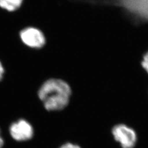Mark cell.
<instances>
[{
	"instance_id": "cell-1",
	"label": "cell",
	"mask_w": 148,
	"mask_h": 148,
	"mask_svg": "<svg viewBox=\"0 0 148 148\" xmlns=\"http://www.w3.org/2000/svg\"><path fill=\"white\" fill-rule=\"evenodd\" d=\"M71 90L63 80L52 78L46 80L37 92L40 100L47 111H59L68 105Z\"/></svg>"
},
{
	"instance_id": "cell-2",
	"label": "cell",
	"mask_w": 148,
	"mask_h": 148,
	"mask_svg": "<svg viewBox=\"0 0 148 148\" xmlns=\"http://www.w3.org/2000/svg\"><path fill=\"white\" fill-rule=\"evenodd\" d=\"M21 42L27 48L40 50L46 43V38L41 30L35 26H27L19 32Z\"/></svg>"
},
{
	"instance_id": "cell-3",
	"label": "cell",
	"mask_w": 148,
	"mask_h": 148,
	"mask_svg": "<svg viewBox=\"0 0 148 148\" xmlns=\"http://www.w3.org/2000/svg\"><path fill=\"white\" fill-rule=\"evenodd\" d=\"M112 134L122 148H133L137 143V136L135 131L124 124L115 126L112 130Z\"/></svg>"
},
{
	"instance_id": "cell-4",
	"label": "cell",
	"mask_w": 148,
	"mask_h": 148,
	"mask_svg": "<svg viewBox=\"0 0 148 148\" xmlns=\"http://www.w3.org/2000/svg\"><path fill=\"white\" fill-rule=\"evenodd\" d=\"M10 133L14 140L23 142L32 139L34 136V129L29 122L21 119L11 125Z\"/></svg>"
},
{
	"instance_id": "cell-5",
	"label": "cell",
	"mask_w": 148,
	"mask_h": 148,
	"mask_svg": "<svg viewBox=\"0 0 148 148\" xmlns=\"http://www.w3.org/2000/svg\"><path fill=\"white\" fill-rule=\"evenodd\" d=\"M24 0H0V9L14 13L21 9Z\"/></svg>"
},
{
	"instance_id": "cell-6",
	"label": "cell",
	"mask_w": 148,
	"mask_h": 148,
	"mask_svg": "<svg viewBox=\"0 0 148 148\" xmlns=\"http://www.w3.org/2000/svg\"><path fill=\"white\" fill-rule=\"evenodd\" d=\"M143 69L148 75V51L143 56V60L141 63Z\"/></svg>"
},
{
	"instance_id": "cell-7",
	"label": "cell",
	"mask_w": 148,
	"mask_h": 148,
	"mask_svg": "<svg viewBox=\"0 0 148 148\" xmlns=\"http://www.w3.org/2000/svg\"><path fill=\"white\" fill-rule=\"evenodd\" d=\"M5 74V69L2 62L0 60V82L4 79Z\"/></svg>"
},
{
	"instance_id": "cell-8",
	"label": "cell",
	"mask_w": 148,
	"mask_h": 148,
	"mask_svg": "<svg viewBox=\"0 0 148 148\" xmlns=\"http://www.w3.org/2000/svg\"><path fill=\"white\" fill-rule=\"evenodd\" d=\"M60 148H81L78 145H76L73 143H68L64 144Z\"/></svg>"
},
{
	"instance_id": "cell-9",
	"label": "cell",
	"mask_w": 148,
	"mask_h": 148,
	"mask_svg": "<svg viewBox=\"0 0 148 148\" xmlns=\"http://www.w3.org/2000/svg\"><path fill=\"white\" fill-rule=\"evenodd\" d=\"M3 144H4V141L2 139V138L1 137V133H0V148H2Z\"/></svg>"
}]
</instances>
